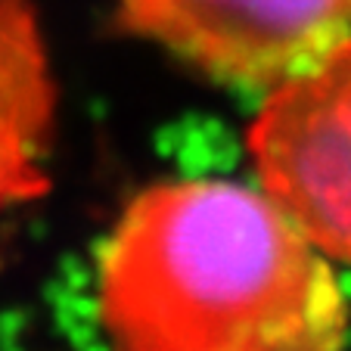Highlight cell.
<instances>
[{
  "label": "cell",
  "instance_id": "cell-1",
  "mask_svg": "<svg viewBox=\"0 0 351 351\" xmlns=\"http://www.w3.org/2000/svg\"><path fill=\"white\" fill-rule=\"evenodd\" d=\"M112 351H345L348 292L261 186L156 180L97 258Z\"/></svg>",
  "mask_w": 351,
  "mask_h": 351
},
{
  "label": "cell",
  "instance_id": "cell-2",
  "mask_svg": "<svg viewBox=\"0 0 351 351\" xmlns=\"http://www.w3.org/2000/svg\"><path fill=\"white\" fill-rule=\"evenodd\" d=\"M245 153L261 190L326 258L351 267V34L265 93Z\"/></svg>",
  "mask_w": 351,
  "mask_h": 351
},
{
  "label": "cell",
  "instance_id": "cell-3",
  "mask_svg": "<svg viewBox=\"0 0 351 351\" xmlns=\"http://www.w3.org/2000/svg\"><path fill=\"white\" fill-rule=\"evenodd\" d=\"M125 32L206 78L267 93L351 34V0H119Z\"/></svg>",
  "mask_w": 351,
  "mask_h": 351
},
{
  "label": "cell",
  "instance_id": "cell-4",
  "mask_svg": "<svg viewBox=\"0 0 351 351\" xmlns=\"http://www.w3.org/2000/svg\"><path fill=\"white\" fill-rule=\"evenodd\" d=\"M56 81L28 0H0V212L47 190Z\"/></svg>",
  "mask_w": 351,
  "mask_h": 351
}]
</instances>
